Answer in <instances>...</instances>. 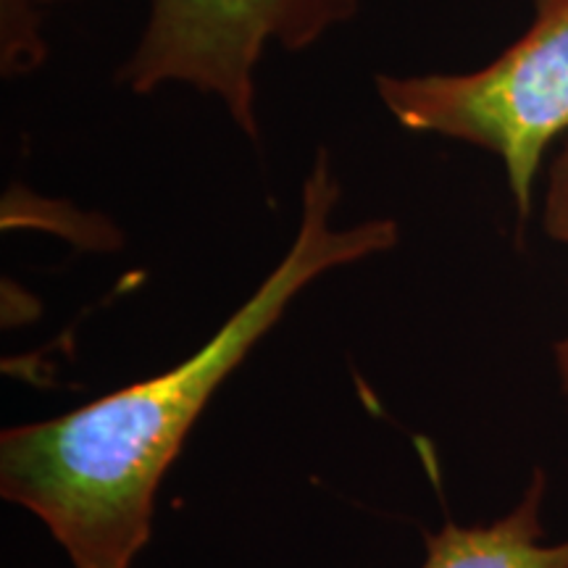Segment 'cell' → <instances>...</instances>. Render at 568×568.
Here are the masks:
<instances>
[{
  "instance_id": "obj_1",
  "label": "cell",
  "mask_w": 568,
  "mask_h": 568,
  "mask_svg": "<svg viewBox=\"0 0 568 568\" xmlns=\"http://www.w3.org/2000/svg\"><path fill=\"white\" fill-rule=\"evenodd\" d=\"M335 161L318 148L287 253L201 351L48 422L0 435V495L38 516L74 568H132L153 531L155 493L226 376L318 276L389 253L395 219L337 226Z\"/></svg>"
},
{
  "instance_id": "obj_2",
  "label": "cell",
  "mask_w": 568,
  "mask_h": 568,
  "mask_svg": "<svg viewBox=\"0 0 568 568\" xmlns=\"http://www.w3.org/2000/svg\"><path fill=\"white\" fill-rule=\"evenodd\" d=\"M376 95L403 130L458 140L500 159L527 219L545 153L568 138V0H535L529 30L460 74H376Z\"/></svg>"
},
{
  "instance_id": "obj_3",
  "label": "cell",
  "mask_w": 568,
  "mask_h": 568,
  "mask_svg": "<svg viewBox=\"0 0 568 568\" xmlns=\"http://www.w3.org/2000/svg\"><path fill=\"white\" fill-rule=\"evenodd\" d=\"M358 11L361 0H148L145 24L116 84L132 95L201 92L258 145V71L272 48L311 51Z\"/></svg>"
},
{
  "instance_id": "obj_4",
  "label": "cell",
  "mask_w": 568,
  "mask_h": 568,
  "mask_svg": "<svg viewBox=\"0 0 568 568\" xmlns=\"http://www.w3.org/2000/svg\"><path fill=\"white\" fill-rule=\"evenodd\" d=\"M548 477L535 468L527 493L493 524L447 521L443 529L424 531L426 560L422 568H568V539L542 542V508Z\"/></svg>"
},
{
  "instance_id": "obj_5",
  "label": "cell",
  "mask_w": 568,
  "mask_h": 568,
  "mask_svg": "<svg viewBox=\"0 0 568 568\" xmlns=\"http://www.w3.org/2000/svg\"><path fill=\"white\" fill-rule=\"evenodd\" d=\"M71 0H0V71L6 80L38 71L48 59L42 19L51 6Z\"/></svg>"
},
{
  "instance_id": "obj_6",
  "label": "cell",
  "mask_w": 568,
  "mask_h": 568,
  "mask_svg": "<svg viewBox=\"0 0 568 568\" xmlns=\"http://www.w3.org/2000/svg\"><path fill=\"white\" fill-rule=\"evenodd\" d=\"M545 232L568 245V138L550 166L548 193H545ZM556 368L564 395L568 397V335L556 343Z\"/></svg>"
}]
</instances>
